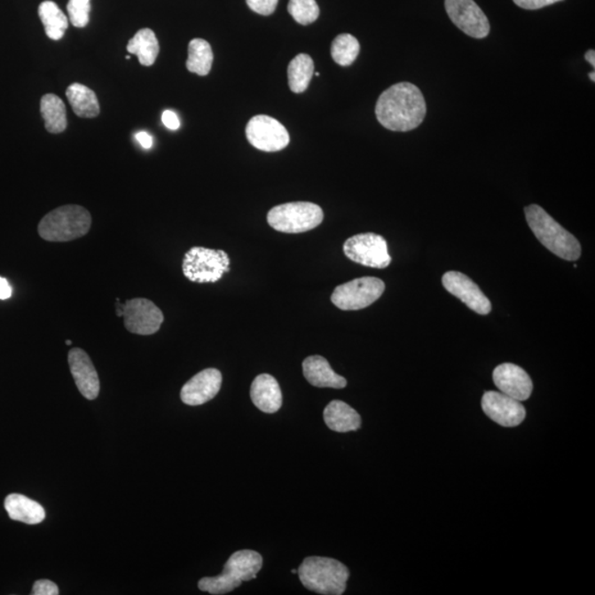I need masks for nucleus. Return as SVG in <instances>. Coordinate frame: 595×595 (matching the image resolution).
I'll return each instance as SVG.
<instances>
[{
    "instance_id": "39",
    "label": "nucleus",
    "mask_w": 595,
    "mask_h": 595,
    "mask_svg": "<svg viewBox=\"0 0 595 595\" xmlns=\"http://www.w3.org/2000/svg\"><path fill=\"white\" fill-rule=\"evenodd\" d=\"M292 572H293L294 575L298 574V570H296V569H294Z\"/></svg>"
},
{
    "instance_id": "18",
    "label": "nucleus",
    "mask_w": 595,
    "mask_h": 595,
    "mask_svg": "<svg viewBox=\"0 0 595 595\" xmlns=\"http://www.w3.org/2000/svg\"><path fill=\"white\" fill-rule=\"evenodd\" d=\"M251 398L258 410L266 413H275L283 405L278 381L270 374L258 375L251 388Z\"/></svg>"
},
{
    "instance_id": "21",
    "label": "nucleus",
    "mask_w": 595,
    "mask_h": 595,
    "mask_svg": "<svg viewBox=\"0 0 595 595\" xmlns=\"http://www.w3.org/2000/svg\"><path fill=\"white\" fill-rule=\"evenodd\" d=\"M4 508L12 521L37 525L45 519V511L39 503L21 494H11L4 499Z\"/></svg>"
},
{
    "instance_id": "17",
    "label": "nucleus",
    "mask_w": 595,
    "mask_h": 595,
    "mask_svg": "<svg viewBox=\"0 0 595 595\" xmlns=\"http://www.w3.org/2000/svg\"><path fill=\"white\" fill-rule=\"evenodd\" d=\"M69 365L80 393L89 401L97 399L101 383L88 353L81 348H72L69 352Z\"/></svg>"
},
{
    "instance_id": "36",
    "label": "nucleus",
    "mask_w": 595,
    "mask_h": 595,
    "mask_svg": "<svg viewBox=\"0 0 595 595\" xmlns=\"http://www.w3.org/2000/svg\"><path fill=\"white\" fill-rule=\"evenodd\" d=\"M12 296V288L8 280L0 277V300H7Z\"/></svg>"
},
{
    "instance_id": "27",
    "label": "nucleus",
    "mask_w": 595,
    "mask_h": 595,
    "mask_svg": "<svg viewBox=\"0 0 595 595\" xmlns=\"http://www.w3.org/2000/svg\"><path fill=\"white\" fill-rule=\"evenodd\" d=\"M186 69L200 76L210 74L213 65V51L207 40L193 39L189 43Z\"/></svg>"
},
{
    "instance_id": "26",
    "label": "nucleus",
    "mask_w": 595,
    "mask_h": 595,
    "mask_svg": "<svg viewBox=\"0 0 595 595\" xmlns=\"http://www.w3.org/2000/svg\"><path fill=\"white\" fill-rule=\"evenodd\" d=\"M313 74L315 63L308 54H298L288 66L289 88L294 93H303L309 88Z\"/></svg>"
},
{
    "instance_id": "11",
    "label": "nucleus",
    "mask_w": 595,
    "mask_h": 595,
    "mask_svg": "<svg viewBox=\"0 0 595 595\" xmlns=\"http://www.w3.org/2000/svg\"><path fill=\"white\" fill-rule=\"evenodd\" d=\"M249 144L266 153H276L285 149L290 143V136L280 121L270 116L253 117L247 126Z\"/></svg>"
},
{
    "instance_id": "22",
    "label": "nucleus",
    "mask_w": 595,
    "mask_h": 595,
    "mask_svg": "<svg viewBox=\"0 0 595 595\" xmlns=\"http://www.w3.org/2000/svg\"><path fill=\"white\" fill-rule=\"evenodd\" d=\"M72 110L82 118L97 117L101 112L97 94L83 84L74 83L67 90Z\"/></svg>"
},
{
    "instance_id": "15",
    "label": "nucleus",
    "mask_w": 595,
    "mask_h": 595,
    "mask_svg": "<svg viewBox=\"0 0 595 595\" xmlns=\"http://www.w3.org/2000/svg\"><path fill=\"white\" fill-rule=\"evenodd\" d=\"M221 386L222 374L219 370H204L184 384L181 389V401L189 406L203 405L219 394Z\"/></svg>"
},
{
    "instance_id": "5",
    "label": "nucleus",
    "mask_w": 595,
    "mask_h": 595,
    "mask_svg": "<svg viewBox=\"0 0 595 595\" xmlns=\"http://www.w3.org/2000/svg\"><path fill=\"white\" fill-rule=\"evenodd\" d=\"M262 567L261 553L254 551L236 552L225 563L223 572L213 578L200 580L199 589L215 595L230 593L239 588L244 581L256 579Z\"/></svg>"
},
{
    "instance_id": "38",
    "label": "nucleus",
    "mask_w": 595,
    "mask_h": 595,
    "mask_svg": "<svg viewBox=\"0 0 595 595\" xmlns=\"http://www.w3.org/2000/svg\"><path fill=\"white\" fill-rule=\"evenodd\" d=\"M594 75H595L594 72H592V74H589L590 80H592V82H595V76Z\"/></svg>"
},
{
    "instance_id": "34",
    "label": "nucleus",
    "mask_w": 595,
    "mask_h": 595,
    "mask_svg": "<svg viewBox=\"0 0 595 595\" xmlns=\"http://www.w3.org/2000/svg\"><path fill=\"white\" fill-rule=\"evenodd\" d=\"M162 122L163 125L167 127L168 129L176 130L179 129L181 125L178 115L174 111H165L162 114Z\"/></svg>"
},
{
    "instance_id": "20",
    "label": "nucleus",
    "mask_w": 595,
    "mask_h": 595,
    "mask_svg": "<svg viewBox=\"0 0 595 595\" xmlns=\"http://www.w3.org/2000/svg\"><path fill=\"white\" fill-rule=\"evenodd\" d=\"M325 425L335 433H351L361 428V416L347 403L333 401L324 411Z\"/></svg>"
},
{
    "instance_id": "9",
    "label": "nucleus",
    "mask_w": 595,
    "mask_h": 595,
    "mask_svg": "<svg viewBox=\"0 0 595 595\" xmlns=\"http://www.w3.org/2000/svg\"><path fill=\"white\" fill-rule=\"evenodd\" d=\"M118 317H124V325L130 333L152 335L161 328L165 317L152 300L145 298L130 299L124 304H117Z\"/></svg>"
},
{
    "instance_id": "25",
    "label": "nucleus",
    "mask_w": 595,
    "mask_h": 595,
    "mask_svg": "<svg viewBox=\"0 0 595 595\" xmlns=\"http://www.w3.org/2000/svg\"><path fill=\"white\" fill-rule=\"evenodd\" d=\"M39 17L44 26L45 35L51 40H60L65 35L69 20L65 12L53 2H43L40 4Z\"/></svg>"
},
{
    "instance_id": "8",
    "label": "nucleus",
    "mask_w": 595,
    "mask_h": 595,
    "mask_svg": "<svg viewBox=\"0 0 595 595\" xmlns=\"http://www.w3.org/2000/svg\"><path fill=\"white\" fill-rule=\"evenodd\" d=\"M384 292L383 280L375 277H363L338 286L331 296V301L341 310H361L377 301Z\"/></svg>"
},
{
    "instance_id": "23",
    "label": "nucleus",
    "mask_w": 595,
    "mask_h": 595,
    "mask_svg": "<svg viewBox=\"0 0 595 595\" xmlns=\"http://www.w3.org/2000/svg\"><path fill=\"white\" fill-rule=\"evenodd\" d=\"M41 115L44 120L45 129L51 134H60L67 126V108L60 98L54 94H45L41 98Z\"/></svg>"
},
{
    "instance_id": "2",
    "label": "nucleus",
    "mask_w": 595,
    "mask_h": 595,
    "mask_svg": "<svg viewBox=\"0 0 595 595\" xmlns=\"http://www.w3.org/2000/svg\"><path fill=\"white\" fill-rule=\"evenodd\" d=\"M527 223L536 239L556 256L575 262L581 256V245L574 235L552 219L542 207L533 204L525 207Z\"/></svg>"
},
{
    "instance_id": "4",
    "label": "nucleus",
    "mask_w": 595,
    "mask_h": 595,
    "mask_svg": "<svg viewBox=\"0 0 595 595\" xmlns=\"http://www.w3.org/2000/svg\"><path fill=\"white\" fill-rule=\"evenodd\" d=\"M92 226V216L85 207L63 206L43 216L38 226L40 238L47 242L65 243L83 238Z\"/></svg>"
},
{
    "instance_id": "29",
    "label": "nucleus",
    "mask_w": 595,
    "mask_h": 595,
    "mask_svg": "<svg viewBox=\"0 0 595 595\" xmlns=\"http://www.w3.org/2000/svg\"><path fill=\"white\" fill-rule=\"evenodd\" d=\"M288 12L300 25L307 26L320 16V8L316 0H289Z\"/></svg>"
},
{
    "instance_id": "32",
    "label": "nucleus",
    "mask_w": 595,
    "mask_h": 595,
    "mask_svg": "<svg viewBox=\"0 0 595 595\" xmlns=\"http://www.w3.org/2000/svg\"><path fill=\"white\" fill-rule=\"evenodd\" d=\"M34 595H58V585L50 580H38L33 588Z\"/></svg>"
},
{
    "instance_id": "24",
    "label": "nucleus",
    "mask_w": 595,
    "mask_h": 595,
    "mask_svg": "<svg viewBox=\"0 0 595 595\" xmlns=\"http://www.w3.org/2000/svg\"><path fill=\"white\" fill-rule=\"evenodd\" d=\"M127 51L138 57L140 65L152 67L157 60L159 43L152 29L145 28L129 40Z\"/></svg>"
},
{
    "instance_id": "31",
    "label": "nucleus",
    "mask_w": 595,
    "mask_h": 595,
    "mask_svg": "<svg viewBox=\"0 0 595 595\" xmlns=\"http://www.w3.org/2000/svg\"><path fill=\"white\" fill-rule=\"evenodd\" d=\"M279 0H247L248 7L258 15L270 16L275 12Z\"/></svg>"
},
{
    "instance_id": "37",
    "label": "nucleus",
    "mask_w": 595,
    "mask_h": 595,
    "mask_svg": "<svg viewBox=\"0 0 595 595\" xmlns=\"http://www.w3.org/2000/svg\"><path fill=\"white\" fill-rule=\"evenodd\" d=\"M585 60H587L590 65H591L593 67H595V51L594 50H589L587 53H585Z\"/></svg>"
},
{
    "instance_id": "19",
    "label": "nucleus",
    "mask_w": 595,
    "mask_h": 595,
    "mask_svg": "<svg viewBox=\"0 0 595 595\" xmlns=\"http://www.w3.org/2000/svg\"><path fill=\"white\" fill-rule=\"evenodd\" d=\"M303 375L315 388L341 389L348 381L343 376L336 374L329 362L320 356H312L302 363Z\"/></svg>"
},
{
    "instance_id": "14",
    "label": "nucleus",
    "mask_w": 595,
    "mask_h": 595,
    "mask_svg": "<svg viewBox=\"0 0 595 595\" xmlns=\"http://www.w3.org/2000/svg\"><path fill=\"white\" fill-rule=\"evenodd\" d=\"M485 415L503 427H517L525 420L526 410L521 402L497 392H486L482 398Z\"/></svg>"
},
{
    "instance_id": "3",
    "label": "nucleus",
    "mask_w": 595,
    "mask_h": 595,
    "mask_svg": "<svg viewBox=\"0 0 595 595\" xmlns=\"http://www.w3.org/2000/svg\"><path fill=\"white\" fill-rule=\"evenodd\" d=\"M298 575L309 591L325 595L343 594L349 578V571L342 562L326 557L304 559Z\"/></svg>"
},
{
    "instance_id": "28",
    "label": "nucleus",
    "mask_w": 595,
    "mask_h": 595,
    "mask_svg": "<svg viewBox=\"0 0 595 595\" xmlns=\"http://www.w3.org/2000/svg\"><path fill=\"white\" fill-rule=\"evenodd\" d=\"M361 45L354 35L342 34L333 40L331 45V56L341 67H349L360 54Z\"/></svg>"
},
{
    "instance_id": "6",
    "label": "nucleus",
    "mask_w": 595,
    "mask_h": 595,
    "mask_svg": "<svg viewBox=\"0 0 595 595\" xmlns=\"http://www.w3.org/2000/svg\"><path fill=\"white\" fill-rule=\"evenodd\" d=\"M324 211L311 202H292L272 207L267 221L272 229L287 234H300L319 226Z\"/></svg>"
},
{
    "instance_id": "30",
    "label": "nucleus",
    "mask_w": 595,
    "mask_h": 595,
    "mask_svg": "<svg viewBox=\"0 0 595 595\" xmlns=\"http://www.w3.org/2000/svg\"><path fill=\"white\" fill-rule=\"evenodd\" d=\"M67 12L72 25L84 28L90 21V0H69Z\"/></svg>"
},
{
    "instance_id": "12",
    "label": "nucleus",
    "mask_w": 595,
    "mask_h": 595,
    "mask_svg": "<svg viewBox=\"0 0 595 595\" xmlns=\"http://www.w3.org/2000/svg\"><path fill=\"white\" fill-rule=\"evenodd\" d=\"M450 20L458 29L475 39L488 37L490 30L488 17L474 0H446Z\"/></svg>"
},
{
    "instance_id": "35",
    "label": "nucleus",
    "mask_w": 595,
    "mask_h": 595,
    "mask_svg": "<svg viewBox=\"0 0 595 595\" xmlns=\"http://www.w3.org/2000/svg\"><path fill=\"white\" fill-rule=\"evenodd\" d=\"M136 140H137L140 146L144 149H150L153 147V139L147 131H139V133L136 134Z\"/></svg>"
},
{
    "instance_id": "16",
    "label": "nucleus",
    "mask_w": 595,
    "mask_h": 595,
    "mask_svg": "<svg viewBox=\"0 0 595 595\" xmlns=\"http://www.w3.org/2000/svg\"><path fill=\"white\" fill-rule=\"evenodd\" d=\"M493 380L501 393L524 402L533 393V381L527 372L513 363H504L493 372Z\"/></svg>"
},
{
    "instance_id": "13",
    "label": "nucleus",
    "mask_w": 595,
    "mask_h": 595,
    "mask_svg": "<svg viewBox=\"0 0 595 595\" xmlns=\"http://www.w3.org/2000/svg\"><path fill=\"white\" fill-rule=\"evenodd\" d=\"M443 287L447 292L461 300L466 307L479 315L486 316L492 311V303L482 293L479 286L462 272L448 271L442 277Z\"/></svg>"
},
{
    "instance_id": "33",
    "label": "nucleus",
    "mask_w": 595,
    "mask_h": 595,
    "mask_svg": "<svg viewBox=\"0 0 595 595\" xmlns=\"http://www.w3.org/2000/svg\"><path fill=\"white\" fill-rule=\"evenodd\" d=\"M562 2V0H514L517 6L528 11H536V9L551 6V4Z\"/></svg>"
},
{
    "instance_id": "40",
    "label": "nucleus",
    "mask_w": 595,
    "mask_h": 595,
    "mask_svg": "<svg viewBox=\"0 0 595 595\" xmlns=\"http://www.w3.org/2000/svg\"><path fill=\"white\" fill-rule=\"evenodd\" d=\"M71 344H72L71 341H70V340H67V345H71Z\"/></svg>"
},
{
    "instance_id": "10",
    "label": "nucleus",
    "mask_w": 595,
    "mask_h": 595,
    "mask_svg": "<svg viewBox=\"0 0 595 595\" xmlns=\"http://www.w3.org/2000/svg\"><path fill=\"white\" fill-rule=\"evenodd\" d=\"M345 256L360 265L384 270L392 262L383 236L374 233L354 235L343 245Z\"/></svg>"
},
{
    "instance_id": "7",
    "label": "nucleus",
    "mask_w": 595,
    "mask_h": 595,
    "mask_svg": "<svg viewBox=\"0 0 595 595\" xmlns=\"http://www.w3.org/2000/svg\"><path fill=\"white\" fill-rule=\"evenodd\" d=\"M183 271L192 283H216L230 271V257L221 249L192 247L185 254Z\"/></svg>"
},
{
    "instance_id": "1",
    "label": "nucleus",
    "mask_w": 595,
    "mask_h": 595,
    "mask_svg": "<svg viewBox=\"0 0 595 595\" xmlns=\"http://www.w3.org/2000/svg\"><path fill=\"white\" fill-rule=\"evenodd\" d=\"M377 121L393 131H411L424 121V95L415 84L402 82L381 93L375 108Z\"/></svg>"
}]
</instances>
